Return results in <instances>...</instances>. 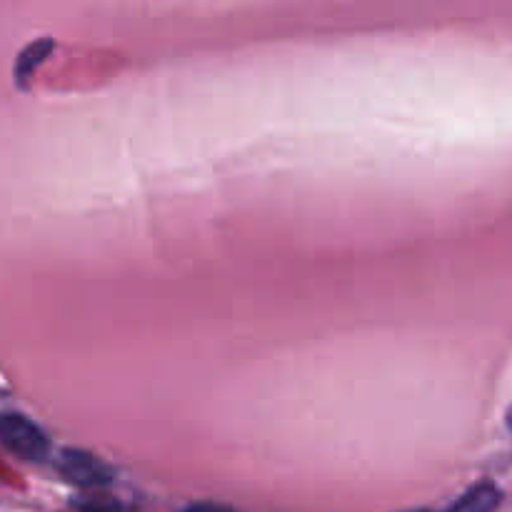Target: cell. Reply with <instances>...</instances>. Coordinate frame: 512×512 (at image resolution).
Masks as SVG:
<instances>
[{
    "instance_id": "obj_1",
    "label": "cell",
    "mask_w": 512,
    "mask_h": 512,
    "mask_svg": "<svg viewBox=\"0 0 512 512\" xmlns=\"http://www.w3.org/2000/svg\"><path fill=\"white\" fill-rule=\"evenodd\" d=\"M0 443L28 463H43L50 453L48 435L20 413H0Z\"/></svg>"
},
{
    "instance_id": "obj_2",
    "label": "cell",
    "mask_w": 512,
    "mask_h": 512,
    "mask_svg": "<svg viewBox=\"0 0 512 512\" xmlns=\"http://www.w3.org/2000/svg\"><path fill=\"white\" fill-rule=\"evenodd\" d=\"M55 468L68 483L78 485L83 490H103L113 483V470L103 460L95 458L93 453H85V450H63L58 455Z\"/></svg>"
},
{
    "instance_id": "obj_3",
    "label": "cell",
    "mask_w": 512,
    "mask_h": 512,
    "mask_svg": "<svg viewBox=\"0 0 512 512\" xmlns=\"http://www.w3.org/2000/svg\"><path fill=\"white\" fill-rule=\"evenodd\" d=\"M503 503V493L498 490L495 483H478L455 500L445 512H495Z\"/></svg>"
},
{
    "instance_id": "obj_4",
    "label": "cell",
    "mask_w": 512,
    "mask_h": 512,
    "mask_svg": "<svg viewBox=\"0 0 512 512\" xmlns=\"http://www.w3.org/2000/svg\"><path fill=\"white\" fill-rule=\"evenodd\" d=\"M53 45L55 43L50 38H40L35 40V43H30L28 48L18 55V60H15V83H18L20 88H25L28 80L33 78L35 70H38V65H43L45 60H48V55L53 53Z\"/></svg>"
},
{
    "instance_id": "obj_5",
    "label": "cell",
    "mask_w": 512,
    "mask_h": 512,
    "mask_svg": "<svg viewBox=\"0 0 512 512\" xmlns=\"http://www.w3.org/2000/svg\"><path fill=\"white\" fill-rule=\"evenodd\" d=\"M73 508L78 512H123L120 510V503H115V500L108 498V495H98V493L75 498Z\"/></svg>"
},
{
    "instance_id": "obj_6",
    "label": "cell",
    "mask_w": 512,
    "mask_h": 512,
    "mask_svg": "<svg viewBox=\"0 0 512 512\" xmlns=\"http://www.w3.org/2000/svg\"><path fill=\"white\" fill-rule=\"evenodd\" d=\"M185 512H238V510L225 508V505H215V503H195Z\"/></svg>"
},
{
    "instance_id": "obj_7",
    "label": "cell",
    "mask_w": 512,
    "mask_h": 512,
    "mask_svg": "<svg viewBox=\"0 0 512 512\" xmlns=\"http://www.w3.org/2000/svg\"><path fill=\"white\" fill-rule=\"evenodd\" d=\"M505 423H508V428H510V433H512V405L508 408V413H505Z\"/></svg>"
},
{
    "instance_id": "obj_8",
    "label": "cell",
    "mask_w": 512,
    "mask_h": 512,
    "mask_svg": "<svg viewBox=\"0 0 512 512\" xmlns=\"http://www.w3.org/2000/svg\"><path fill=\"white\" fill-rule=\"evenodd\" d=\"M408 512H430V510H408Z\"/></svg>"
}]
</instances>
